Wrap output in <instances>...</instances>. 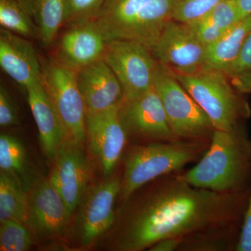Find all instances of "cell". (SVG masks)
<instances>
[{"label": "cell", "mask_w": 251, "mask_h": 251, "mask_svg": "<svg viewBox=\"0 0 251 251\" xmlns=\"http://www.w3.org/2000/svg\"><path fill=\"white\" fill-rule=\"evenodd\" d=\"M251 189L216 192L195 187L177 173L162 176L128 214L115 248L140 251L168 238L185 242L206 234L239 235Z\"/></svg>", "instance_id": "6da1fadb"}, {"label": "cell", "mask_w": 251, "mask_h": 251, "mask_svg": "<svg viewBox=\"0 0 251 251\" xmlns=\"http://www.w3.org/2000/svg\"><path fill=\"white\" fill-rule=\"evenodd\" d=\"M251 142L244 127L232 131L215 130L209 148L197 164L177 174L195 187L216 192L250 188Z\"/></svg>", "instance_id": "7a4b0ae2"}, {"label": "cell", "mask_w": 251, "mask_h": 251, "mask_svg": "<svg viewBox=\"0 0 251 251\" xmlns=\"http://www.w3.org/2000/svg\"><path fill=\"white\" fill-rule=\"evenodd\" d=\"M175 0H105L94 19L107 41L139 43L152 52Z\"/></svg>", "instance_id": "3957f363"}, {"label": "cell", "mask_w": 251, "mask_h": 251, "mask_svg": "<svg viewBox=\"0 0 251 251\" xmlns=\"http://www.w3.org/2000/svg\"><path fill=\"white\" fill-rule=\"evenodd\" d=\"M210 140L154 141L131 149L126 157L121 181L124 201L151 181L177 173L207 150Z\"/></svg>", "instance_id": "277c9868"}, {"label": "cell", "mask_w": 251, "mask_h": 251, "mask_svg": "<svg viewBox=\"0 0 251 251\" xmlns=\"http://www.w3.org/2000/svg\"><path fill=\"white\" fill-rule=\"evenodd\" d=\"M173 74L205 112L216 130H237L250 117L249 103L225 73L201 70L193 74Z\"/></svg>", "instance_id": "5b68a950"}, {"label": "cell", "mask_w": 251, "mask_h": 251, "mask_svg": "<svg viewBox=\"0 0 251 251\" xmlns=\"http://www.w3.org/2000/svg\"><path fill=\"white\" fill-rule=\"evenodd\" d=\"M153 87L161 99L168 124L177 139L211 140L216 129L210 119L171 70L159 62Z\"/></svg>", "instance_id": "8992f818"}, {"label": "cell", "mask_w": 251, "mask_h": 251, "mask_svg": "<svg viewBox=\"0 0 251 251\" xmlns=\"http://www.w3.org/2000/svg\"><path fill=\"white\" fill-rule=\"evenodd\" d=\"M41 78L62 122L65 140L83 145L87 141L86 110L76 72L54 59L43 66Z\"/></svg>", "instance_id": "52a82bcc"}, {"label": "cell", "mask_w": 251, "mask_h": 251, "mask_svg": "<svg viewBox=\"0 0 251 251\" xmlns=\"http://www.w3.org/2000/svg\"><path fill=\"white\" fill-rule=\"evenodd\" d=\"M102 59L121 83L126 101L141 97L153 87L158 62L152 52L139 43L108 41Z\"/></svg>", "instance_id": "ba28073f"}, {"label": "cell", "mask_w": 251, "mask_h": 251, "mask_svg": "<svg viewBox=\"0 0 251 251\" xmlns=\"http://www.w3.org/2000/svg\"><path fill=\"white\" fill-rule=\"evenodd\" d=\"M206 46L188 25L171 20L152 51L160 64L175 73L196 74L202 70Z\"/></svg>", "instance_id": "9c48e42d"}, {"label": "cell", "mask_w": 251, "mask_h": 251, "mask_svg": "<svg viewBox=\"0 0 251 251\" xmlns=\"http://www.w3.org/2000/svg\"><path fill=\"white\" fill-rule=\"evenodd\" d=\"M122 103L103 111L86 114L89 148L106 175L110 174L116 167L128 139L120 115Z\"/></svg>", "instance_id": "30bf717a"}, {"label": "cell", "mask_w": 251, "mask_h": 251, "mask_svg": "<svg viewBox=\"0 0 251 251\" xmlns=\"http://www.w3.org/2000/svg\"><path fill=\"white\" fill-rule=\"evenodd\" d=\"M49 180L62 196L72 217L85 195L90 167L82 145L64 140L54 159Z\"/></svg>", "instance_id": "8fae6325"}, {"label": "cell", "mask_w": 251, "mask_h": 251, "mask_svg": "<svg viewBox=\"0 0 251 251\" xmlns=\"http://www.w3.org/2000/svg\"><path fill=\"white\" fill-rule=\"evenodd\" d=\"M120 115L128 134L153 141L179 140L172 131L161 99L153 87L134 100H124Z\"/></svg>", "instance_id": "7c38bea8"}, {"label": "cell", "mask_w": 251, "mask_h": 251, "mask_svg": "<svg viewBox=\"0 0 251 251\" xmlns=\"http://www.w3.org/2000/svg\"><path fill=\"white\" fill-rule=\"evenodd\" d=\"M71 216L61 195L49 179L34 185L29 193L27 225L41 237L62 235Z\"/></svg>", "instance_id": "4fadbf2b"}, {"label": "cell", "mask_w": 251, "mask_h": 251, "mask_svg": "<svg viewBox=\"0 0 251 251\" xmlns=\"http://www.w3.org/2000/svg\"><path fill=\"white\" fill-rule=\"evenodd\" d=\"M120 191L121 181L112 179L95 186L84 196L79 216L83 247L93 244L112 227L115 222L114 205Z\"/></svg>", "instance_id": "5bb4252c"}, {"label": "cell", "mask_w": 251, "mask_h": 251, "mask_svg": "<svg viewBox=\"0 0 251 251\" xmlns=\"http://www.w3.org/2000/svg\"><path fill=\"white\" fill-rule=\"evenodd\" d=\"M76 75L86 114L103 111L125 100L121 83L103 59L79 69Z\"/></svg>", "instance_id": "9a60e30c"}, {"label": "cell", "mask_w": 251, "mask_h": 251, "mask_svg": "<svg viewBox=\"0 0 251 251\" xmlns=\"http://www.w3.org/2000/svg\"><path fill=\"white\" fill-rule=\"evenodd\" d=\"M107 41L94 20L72 25L61 37L56 59L77 72L103 58Z\"/></svg>", "instance_id": "2e32d148"}, {"label": "cell", "mask_w": 251, "mask_h": 251, "mask_svg": "<svg viewBox=\"0 0 251 251\" xmlns=\"http://www.w3.org/2000/svg\"><path fill=\"white\" fill-rule=\"evenodd\" d=\"M0 66L25 89L41 80L42 67L34 46L26 38L3 28L0 30Z\"/></svg>", "instance_id": "e0dca14e"}, {"label": "cell", "mask_w": 251, "mask_h": 251, "mask_svg": "<svg viewBox=\"0 0 251 251\" xmlns=\"http://www.w3.org/2000/svg\"><path fill=\"white\" fill-rule=\"evenodd\" d=\"M26 90L43 150L50 160H54L65 140L62 122L43 85L41 78L27 87Z\"/></svg>", "instance_id": "ac0fdd59"}, {"label": "cell", "mask_w": 251, "mask_h": 251, "mask_svg": "<svg viewBox=\"0 0 251 251\" xmlns=\"http://www.w3.org/2000/svg\"><path fill=\"white\" fill-rule=\"evenodd\" d=\"M251 31V15L243 18L219 39L206 46L202 70L226 73L240 53Z\"/></svg>", "instance_id": "d6986e66"}, {"label": "cell", "mask_w": 251, "mask_h": 251, "mask_svg": "<svg viewBox=\"0 0 251 251\" xmlns=\"http://www.w3.org/2000/svg\"><path fill=\"white\" fill-rule=\"evenodd\" d=\"M242 19L236 0H224L205 16L188 25L207 46L219 39Z\"/></svg>", "instance_id": "ffe728a7"}, {"label": "cell", "mask_w": 251, "mask_h": 251, "mask_svg": "<svg viewBox=\"0 0 251 251\" xmlns=\"http://www.w3.org/2000/svg\"><path fill=\"white\" fill-rule=\"evenodd\" d=\"M39 30L44 47L55 40L65 23L66 0H23Z\"/></svg>", "instance_id": "44dd1931"}, {"label": "cell", "mask_w": 251, "mask_h": 251, "mask_svg": "<svg viewBox=\"0 0 251 251\" xmlns=\"http://www.w3.org/2000/svg\"><path fill=\"white\" fill-rule=\"evenodd\" d=\"M27 188L0 172V222L14 220L27 224Z\"/></svg>", "instance_id": "7402d4cb"}, {"label": "cell", "mask_w": 251, "mask_h": 251, "mask_svg": "<svg viewBox=\"0 0 251 251\" xmlns=\"http://www.w3.org/2000/svg\"><path fill=\"white\" fill-rule=\"evenodd\" d=\"M0 170L26 188L29 186L25 149L17 138L4 133L0 136Z\"/></svg>", "instance_id": "603a6c76"}, {"label": "cell", "mask_w": 251, "mask_h": 251, "mask_svg": "<svg viewBox=\"0 0 251 251\" xmlns=\"http://www.w3.org/2000/svg\"><path fill=\"white\" fill-rule=\"evenodd\" d=\"M1 28L25 38H38L34 20L23 0H0Z\"/></svg>", "instance_id": "cb8c5ba5"}, {"label": "cell", "mask_w": 251, "mask_h": 251, "mask_svg": "<svg viewBox=\"0 0 251 251\" xmlns=\"http://www.w3.org/2000/svg\"><path fill=\"white\" fill-rule=\"evenodd\" d=\"M25 225L14 220L0 222V251L29 250L32 240Z\"/></svg>", "instance_id": "d4e9b609"}, {"label": "cell", "mask_w": 251, "mask_h": 251, "mask_svg": "<svg viewBox=\"0 0 251 251\" xmlns=\"http://www.w3.org/2000/svg\"><path fill=\"white\" fill-rule=\"evenodd\" d=\"M224 0H175L172 20L191 24L201 19Z\"/></svg>", "instance_id": "484cf974"}, {"label": "cell", "mask_w": 251, "mask_h": 251, "mask_svg": "<svg viewBox=\"0 0 251 251\" xmlns=\"http://www.w3.org/2000/svg\"><path fill=\"white\" fill-rule=\"evenodd\" d=\"M105 0H66L64 24H76L93 21L101 9Z\"/></svg>", "instance_id": "4316f807"}, {"label": "cell", "mask_w": 251, "mask_h": 251, "mask_svg": "<svg viewBox=\"0 0 251 251\" xmlns=\"http://www.w3.org/2000/svg\"><path fill=\"white\" fill-rule=\"evenodd\" d=\"M16 104L4 86L0 87V126L3 128L19 125Z\"/></svg>", "instance_id": "83f0119b"}, {"label": "cell", "mask_w": 251, "mask_h": 251, "mask_svg": "<svg viewBox=\"0 0 251 251\" xmlns=\"http://www.w3.org/2000/svg\"><path fill=\"white\" fill-rule=\"evenodd\" d=\"M248 72H251V31L248 34L235 62L225 74L229 77Z\"/></svg>", "instance_id": "f1b7e54d"}, {"label": "cell", "mask_w": 251, "mask_h": 251, "mask_svg": "<svg viewBox=\"0 0 251 251\" xmlns=\"http://www.w3.org/2000/svg\"><path fill=\"white\" fill-rule=\"evenodd\" d=\"M235 251H251V189Z\"/></svg>", "instance_id": "f546056e"}, {"label": "cell", "mask_w": 251, "mask_h": 251, "mask_svg": "<svg viewBox=\"0 0 251 251\" xmlns=\"http://www.w3.org/2000/svg\"><path fill=\"white\" fill-rule=\"evenodd\" d=\"M234 88L242 94L251 93V72L229 77Z\"/></svg>", "instance_id": "4dcf8cb0"}, {"label": "cell", "mask_w": 251, "mask_h": 251, "mask_svg": "<svg viewBox=\"0 0 251 251\" xmlns=\"http://www.w3.org/2000/svg\"><path fill=\"white\" fill-rule=\"evenodd\" d=\"M183 239L180 238H168L162 239L150 248V251H174L179 250Z\"/></svg>", "instance_id": "1f68e13d"}, {"label": "cell", "mask_w": 251, "mask_h": 251, "mask_svg": "<svg viewBox=\"0 0 251 251\" xmlns=\"http://www.w3.org/2000/svg\"><path fill=\"white\" fill-rule=\"evenodd\" d=\"M236 1L242 18L251 15V0H236Z\"/></svg>", "instance_id": "d6a6232c"}, {"label": "cell", "mask_w": 251, "mask_h": 251, "mask_svg": "<svg viewBox=\"0 0 251 251\" xmlns=\"http://www.w3.org/2000/svg\"></svg>", "instance_id": "836d02e7"}]
</instances>
